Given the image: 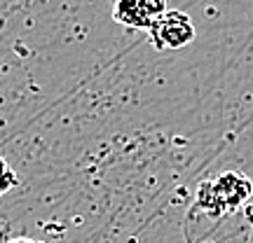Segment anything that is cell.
<instances>
[{
  "label": "cell",
  "mask_w": 253,
  "mask_h": 243,
  "mask_svg": "<svg viewBox=\"0 0 253 243\" xmlns=\"http://www.w3.org/2000/svg\"><path fill=\"white\" fill-rule=\"evenodd\" d=\"M14 185H17V175H14V171L9 169V164L0 157V194L9 192Z\"/></svg>",
  "instance_id": "5b68a950"
},
{
  "label": "cell",
  "mask_w": 253,
  "mask_h": 243,
  "mask_svg": "<svg viewBox=\"0 0 253 243\" xmlns=\"http://www.w3.org/2000/svg\"><path fill=\"white\" fill-rule=\"evenodd\" d=\"M9 243H38V241H33V239H14V241H9Z\"/></svg>",
  "instance_id": "8992f818"
},
{
  "label": "cell",
  "mask_w": 253,
  "mask_h": 243,
  "mask_svg": "<svg viewBox=\"0 0 253 243\" xmlns=\"http://www.w3.org/2000/svg\"><path fill=\"white\" fill-rule=\"evenodd\" d=\"M148 31L153 33L157 47L167 49H181L195 40V26L183 12H164Z\"/></svg>",
  "instance_id": "6da1fadb"
},
{
  "label": "cell",
  "mask_w": 253,
  "mask_h": 243,
  "mask_svg": "<svg viewBox=\"0 0 253 243\" xmlns=\"http://www.w3.org/2000/svg\"><path fill=\"white\" fill-rule=\"evenodd\" d=\"M213 189H216L218 199H220L223 210H235L242 204H246V199L251 197L253 182L246 178L244 173L225 171L213 180Z\"/></svg>",
  "instance_id": "3957f363"
},
{
  "label": "cell",
  "mask_w": 253,
  "mask_h": 243,
  "mask_svg": "<svg viewBox=\"0 0 253 243\" xmlns=\"http://www.w3.org/2000/svg\"><path fill=\"white\" fill-rule=\"evenodd\" d=\"M167 12V0H115L113 17L129 28H150Z\"/></svg>",
  "instance_id": "7a4b0ae2"
},
{
  "label": "cell",
  "mask_w": 253,
  "mask_h": 243,
  "mask_svg": "<svg viewBox=\"0 0 253 243\" xmlns=\"http://www.w3.org/2000/svg\"><path fill=\"white\" fill-rule=\"evenodd\" d=\"M197 204L202 206V210H207L209 215H223L225 210L220 206V199H218L213 182H204L197 192Z\"/></svg>",
  "instance_id": "277c9868"
}]
</instances>
